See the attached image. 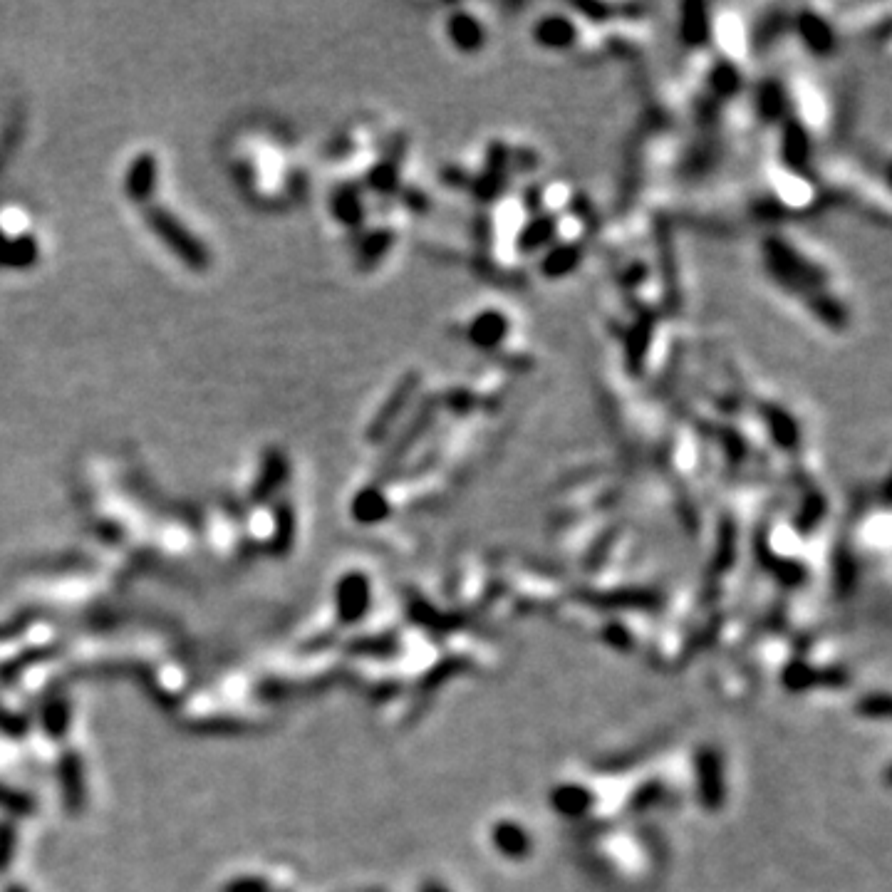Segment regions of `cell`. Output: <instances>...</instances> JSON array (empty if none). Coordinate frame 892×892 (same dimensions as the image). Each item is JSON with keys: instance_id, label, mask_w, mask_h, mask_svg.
Masks as SVG:
<instances>
[{"instance_id": "cell-1", "label": "cell", "mask_w": 892, "mask_h": 892, "mask_svg": "<svg viewBox=\"0 0 892 892\" xmlns=\"http://www.w3.org/2000/svg\"><path fill=\"white\" fill-rule=\"evenodd\" d=\"M144 223L149 226V231L184 263L191 271H206L211 266V253L206 248V243L186 226L179 216L171 214L169 209L157 204H149L144 209Z\"/></svg>"}, {"instance_id": "cell-2", "label": "cell", "mask_w": 892, "mask_h": 892, "mask_svg": "<svg viewBox=\"0 0 892 892\" xmlns=\"http://www.w3.org/2000/svg\"><path fill=\"white\" fill-rule=\"evenodd\" d=\"M159 179V162L152 152H142L132 159L124 174V194L134 204H147L154 196Z\"/></svg>"}, {"instance_id": "cell-3", "label": "cell", "mask_w": 892, "mask_h": 892, "mask_svg": "<svg viewBox=\"0 0 892 892\" xmlns=\"http://www.w3.org/2000/svg\"><path fill=\"white\" fill-rule=\"evenodd\" d=\"M412 392H414V377H404V380L394 387L390 397L385 399V404L377 409L375 419H372L370 427H367V439H370V442H380V439H385L387 434H390L394 422L402 417Z\"/></svg>"}, {"instance_id": "cell-4", "label": "cell", "mask_w": 892, "mask_h": 892, "mask_svg": "<svg viewBox=\"0 0 892 892\" xmlns=\"http://www.w3.org/2000/svg\"><path fill=\"white\" fill-rule=\"evenodd\" d=\"M40 258V246L30 233H8L0 228V268L25 271Z\"/></svg>"}, {"instance_id": "cell-5", "label": "cell", "mask_w": 892, "mask_h": 892, "mask_svg": "<svg viewBox=\"0 0 892 892\" xmlns=\"http://www.w3.org/2000/svg\"><path fill=\"white\" fill-rule=\"evenodd\" d=\"M288 479V459L280 449H268L263 454V464L261 471H258V479L256 486H253V499L256 501H266L271 499L273 494L285 484Z\"/></svg>"}, {"instance_id": "cell-6", "label": "cell", "mask_w": 892, "mask_h": 892, "mask_svg": "<svg viewBox=\"0 0 892 892\" xmlns=\"http://www.w3.org/2000/svg\"><path fill=\"white\" fill-rule=\"evenodd\" d=\"M330 209H333L335 219L347 228H360L362 221H365V206H362L360 191L350 184L337 186L333 199H330Z\"/></svg>"}, {"instance_id": "cell-7", "label": "cell", "mask_w": 892, "mask_h": 892, "mask_svg": "<svg viewBox=\"0 0 892 892\" xmlns=\"http://www.w3.org/2000/svg\"><path fill=\"white\" fill-rule=\"evenodd\" d=\"M446 28H449L451 43H454L459 50H464V53H474V50H479L481 45H484V28H481L479 20L471 18V15L454 13L449 18V25H446Z\"/></svg>"}, {"instance_id": "cell-8", "label": "cell", "mask_w": 892, "mask_h": 892, "mask_svg": "<svg viewBox=\"0 0 892 892\" xmlns=\"http://www.w3.org/2000/svg\"><path fill=\"white\" fill-rule=\"evenodd\" d=\"M506 335V320L499 313H486L481 318L474 320L471 325V342L481 347H494L499 345Z\"/></svg>"}, {"instance_id": "cell-9", "label": "cell", "mask_w": 892, "mask_h": 892, "mask_svg": "<svg viewBox=\"0 0 892 892\" xmlns=\"http://www.w3.org/2000/svg\"><path fill=\"white\" fill-rule=\"evenodd\" d=\"M536 38L546 48H568L575 38V30L565 18H543V23L536 28Z\"/></svg>"}, {"instance_id": "cell-10", "label": "cell", "mask_w": 892, "mask_h": 892, "mask_svg": "<svg viewBox=\"0 0 892 892\" xmlns=\"http://www.w3.org/2000/svg\"><path fill=\"white\" fill-rule=\"evenodd\" d=\"M392 233L390 231H372L370 236L362 238L360 243V258L367 263H377L387 253V248L392 246Z\"/></svg>"}, {"instance_id": "cell-11", "label": "cell", "mask_w": 892, "mask_h": 892, "mask_svg": "<svg viewBox=\"0 0 892 892\" xmlns=\"http://www.w3.org/2000/svg\"><path fill=\"white\" fill-rule=\"evenodd\" d=\"M801 30H803V35H806L808 38V43L813 45V50H821V48H828V45H831V30H828V25L823 23L821 18H816V15H808V18H803V25H801Z\"/></svg>"}]
</instances>
